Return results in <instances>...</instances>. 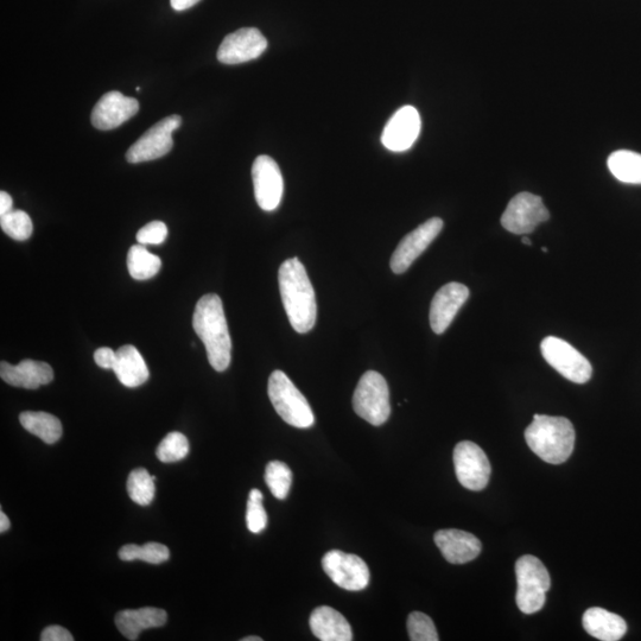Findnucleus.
<instances>
[{
  "instance_id": "1",
  "label": "nucleus",
  "mask_w": 641,
  "mask_h": 641,
  "mask_svg": "<svg viewBox=\"0 0 641 641\" xmlns=\"http://www.w3.org/2000/svg\"><path fill=\"white\" fill-rule=\"evenodd\" d=\"M278 282L290 325L297 333L310 332L317 317L316 297L307 270L298 258L285 260L279 268Z\"/></svg>"
},
{
  "instance_id": "2",
  "label": "nucleus",
  "mask_w": 641,
  "mask_h": 641,
  "mask_svg": "<svg viewBox=\"0 0 641 641\" xmlns=\"http://www.w3.org/2000/svg\"><path fill=\"white\" fill-rule=\"evenodd\" d=\"M193 328L206 347L209 364L215 371H226L232 359V340L218 295L200 298L193 316Z\"/></svg>"
},
{
  "instance_id": "3",
  "label": "nucleus",
  "mask_w": 641,
  "mask_h": 641,
  "mask_svg": "<svg viewBox=\"0 0 641 641\" xmlns=\"http://www.w3.org/2000/svg\"><path fill=\"white\" fill-rule=\"evenodd\" d=\"M575 437L573 423L564 417L535 415L525 430V440L532 452L550 465H561L570 458Z\"/></svg>"
},
{
  "instance_id": "4",
  "label": "nucleus",
  "mask_w": 641,
  "mask_h": 641,
  "mask_svg": "<svg viewBox=\"0 0 641 641\" xmlns=\"http://www.w3.org/2000/svg\"><path fill=\"white\" fill-rule=\"evenodd\" d=\"M269 398L282 420L295 428L313 427L315 417L312 408L283 371H275L269 378Z\"/></svg>"
},
{
  "instance_id": "5",
  "label": "nucleus",
  "mask_w": 641,
  "mask_h": 641,
  "mask_svg": "<svg viewBox=\"0 0 641 641\" xmlns=\"http://www.w3.org/2000/svg\"><path fill=\"white\" fill-rule=\"evenodd\" d=\"M517 605L524 614H535L544 607L551 587L549 571L537 557L525 555L516 563Z\"/></svg>"
},
{
  "instance_id": "6",
  "label": "nucleus",
  "mask_w": 641,
  "mask_h": 641,
  "mask_svg": "<svg viewBox=\"0 0 641 641\" xmlns=\"http://www.w3.org/2000/svg\"><path fill=\"white\" fill-rule=\"evenodd\" d=\"M355 414L366 422L380 427L391 415L390 391L385 378L376 371H367L353 396Z\"/></svg>"
},
{
  "instance_id": "7",
  "label": "nucleus",
  "mask_w": 641,
  "mask_h": 641,
  "mask_svg": "<svg viewBox=\"0 0 641 641\" xmlns=\"http://www.w3.org/2000/svg\"><path fill=\"white\" fill-rule=\"evenodd\" d=\"M541 352L545 361L570 382L585 384L592 378V365L569 342L548 336L542 341Z\"/></svg>"
},
{
  "instance_id": "8",
  "label": "nucleus",
  "mask_w": 641,
  "mask_h": 641,
  "mask_svg": "<svg viewBox=\"0 0 641 641\" xmlns=\"http://www.w3.org/2000/svg\"><path fill=\"white\" fill-rule=\"evenodd\" d=\"M182 118L170 116L158 122L138 139L126 152V161L132 164L158 160L174 147L173 133L180 128Z\"/></svg>"
},
{
  "instance_id": "9",
  "label": "nucleus",
  "mask_w": 641,
  "mask_h": 641,
  "mask_svg": "<svg viewBox=\"0 0 641 641\" xmlns=\"http://www.w3.org/2000/svg\"><path fill=\"white\" fill-rule=\"evenodd\" d=\"M456 477L460 484L474 492L485 490L490 482L492 468L487 456L478 444L463 441L454 449Z\"/></svg>"
},
{
  "instance_id": "10",
  "label": "nucleus",
  "mask_w": 641,
  "mask_h": 641,
  "mask_svg": "<svg viewBox=\"0 0 641 641\" xmlns=\"http://www.w3.org/2000/svg\"><path fill=\"white\" fill-rule=\"evenodd\" d=\"M322 568L336 586L351 592H360L370 583V570L357 555L332 550L322 558Z\"/></svg>"
},
{
  "instance_id": "11",
  "label": "nucleus",
  "mask_w": 641,
  "mask_h": 641,
  "mask_svg": "<svg viewBox=\"0 0 641 641\" xmlns=\"http://www.w3.org/2000/svg\"><path fill=\"white\" fill-rule=\"evenodd\" d=\"M550 219V213L542 198L531 193H520L510 201L501 217V225L513 234H529L542 222Z\"/></svg>"
},
{
  "instance_id": "12",
  "label": "nucleus",
  "mask_w": 641,
  "mask_h": 641,
  "mask_svg": "<svg viewBox=\"0 0 641 641\" xmlns=\"http://www.w3.org/2000/svg\"><path fill=\"white\" fill-rule=\"evenodd\" d=\"M443 220L433 218L425 221L405 236L399 243L390 260L391 270L397 275L404 274L415 260L428 249L429 245L439 236L443 228Z\"/></svg>"
},
{
  "instance_id": "13",
  "label": "nucleus",
  "mask_w": 641,
  "mask_h": 641,
  "mask_svg": "<svg viewBox=\"0 0 641 641\" xmlns=\"http://www.w3.org/2000/svg\"><path fill=\"white\" fill-rule=\"evenodd\" d=\"M252 180L258 206L265 212L278 208L284 193V181L275 160L262 155L252 165Z\"/></svg>"
},
{
  "instance_id": "14",
  "label": "nucleus",
  "mask_w": 641,
  "mask_h": 641,
  "mask_svg": "<svg viewBox=\"0 0 641 641\" xmlns=\"http://www.w3.org/2000/svg\"><path fill=\"white\" fill-rule=\"evenodd\" d=\"M266 48L268 41L258 29L244 28L224 38L217 56L224 65H240L258 59Z\"/></svg>"
},
{
  "instance_id": "15",
  "label": "nucleus",
  "mask_w": 641,
  "mask_h": 641,
  "mask_svg": "<svg viewBox=\"0 0 641 641\" xmlns=\"http://www.w3.org/2000/svg\"><path fill=\"white\" fill-rule=\"evenodd\" d=\"M422 128L420 113L412 106H404L385 125L382 143L387 150L403 152L409 150L420 136Z\"/></svg>"
},
{
  "instance_id": "16",
  "label": "nucleus",
  "mask_w": 641,
  "mask_h": 641,
  "mask_svg": "<svg viewBox=\"0 0 641 641\" xmlns=\"http://www.w3.org/2000/svg\"><path fill=\"white\" fill-rule=\"evenodd\" d=\"M139 111V103L135 98L125 97L118 91L103 95L92 112V124L95 129L109 131L128 122Z\"/></svg>"
},
{
  "instance_id": "17",
  "label": "nucleus",
  "mask_w": 641,
  "mask_h": 641,
  "mask_svg": "<svg viewBox=\"0 0 641 641\" xmlns=\"http://www.w3.org/2000/svg\"><path fill=\"white\" fill-rule=\"evenodd\" d=\"M469 297V289L461 283L444 285L433 298L430 307V326L436 334H443L452 325L455 316Z\"/></svg>"
},
{
  "instance_id": "18",
  "label": "nucleus",
  "mask_w": 641,
  "mask_h": 641,
  "mask_svg": "<svg viewBox=\"0 0 641 641\" xmlns=\"http://www.w3.org/2000/svg\"><path fill=\"white\" fill-rule=\"evenodd\" d=\"M437 548L449 563L465 564L475 560L480 555L482 544L472 533L449 529L435 533Z\"/></svg>"
},
{
  "instance_id": "19",
  "label": "nucleus",
  "mask_w": 641,
  "mask_h": 641,
  "mask_svg": "<svg viewBox=\"0 0 641 641\" xmlns=\"http://www.w3.org/2000/svg\"><path fill=\"white\" fill-rule=\"evenodd\" d=\"M0 377L6 384L23 389L36 390L38 387L53 382L54 371L52 366L42 361L23 360L18 365H11L2 361L0 364Z\"/></svg>"
},
{
  "instance_id": "20",
  "label": "nucleus",
  "mask_w": 641,
  "mask_h": 641,
  "mask_svg": "<svg viewBox=\"0 0 641 641\" xmlns=\"http://www.w3.org/2000/svg\"><path fill=\"white\" fill-rule=\"evenodd\" d=\"M167 620L168 614L163 609L143 607L119 612L116 615V626L126 639L133 641L145 630L164 626Z\"/></svg>"
},
{
  "instance_id": "21",
  "label": "nucleus",
  "mask_w": 641,
  "mask_h": 641,
  "mask_svg": "<svg viewBox=\"0 0 641 641\" xmlns=\"http://www.w3.org/2000/svg\"><path fill=\"white\" fill-rule=\"evenodd\" d=\"M310 630L322 641H351V625L338 611L328 606L317 607L310 615Z\"/></svg>"
},
{
  "instance_id": "22",
  "label": "nucleus",
  "mask_w": 641,
  "mask_h": 641,
  "mask_svg": "<svg viewBox=\"0 0 641 641\" xmlns=\"http://www.w3.org/2000/svg\"><path fill=\"white\" fill-rule=\"evenodd\" d=\"M117 352L113 371L120 383L130 389L148 382L150 373L142 354L132 345L120 347Z\"/></svg>"
},
{
  "instance_id": "23",
  "label": "nucleus",
  "mask_w": 641,
  "mask_h": 641,
  "mask_svg": "<svg viewBox=\"0 0 641 641\" xmlns=\"http://www.w3.org/2000/svg\"><path fill=\"white\" fill-rule=\"evenodd\" d=\"M582 624L590 636L602 641H618L627 632L626 621L620 615L599 607L589 608Z\"/></svg>"
},
{
  "instance_id": "24",
  "label": "nucleus",
  "mask_w": 641,
  "mask_h": 641,
  "mask_svg": "<svg viewBox=\"0 0 641 641\" xmlns=\"http://www.w3.org/2000/svg\"><path fill=\"white\" fill-rule=\"evenodd\" d=\"M22 427L47 444H54L62 437L63 429L59 418L47 412L25 411L19 416Z\"/></svg>"
},
{
  "instance_id": "25",
  "label": "nucleus",
  "mask_w": 641,
  "mask_h": 641,
  "mask_svg": "<svg viewBox=\"0 0 641 641\" xmlns=\"http://www.w3.org/2000/svg\"><path fill=\"white\" fill-rule=\"evenodd\" d=\"M608 168L615 179L628 184H641V155L619 150L608 158Z\"/></svg>"
},
{
  "instance_id": "26",
  "label": "nucleus",
  "mask_w": 641,
  "mask_h": 641,
  "mask_svg": "<svg viewBox=\"0 0 641 641\" xmlns=\"http://www.w3.org/2000/svg\"><path fill=\"white\" fill-rule=\"evenodd\" d=\"M161 258L152 255L144 245H133L128 253L129 274L137 281H147L160 272Z\"/></svg>"
},
{
  "instance_id": "27",
  "label": "nucleus",
  "mask_w": 641,
  "mask_h": 641,
  "mask_svg": "<svg viewBox=\"0 0 641 641\" xmlns=\"http://www.w3.org/2000/svg\"><path fill=\"white\" fill-rule=\"evenodd\" d=\"M118 556L124 562L143 561L150 564H161L169 560L170 551L160 543L129 544L119 550Z\"/></svg>"
},
{
  "instance_id": "28",
  "label": "nucleus",
  "mask_w": 641,
  "mask_h": 641,
  "mask_svg": "<svg viewBox=\"0 0 641 641\" xmlns=\"http://www.w3.org/2000/svg\"><path fill=\"white\" fill-rule=\"evenodd\" d=\"M156 478L149 474L147 469L137 468L132 471L128 479V493L133 501L141 506H148L155 498Z\"/></svg>"
},
{
  "instance_id": "29",
  "label": "nucleus",
  "mask_w": 641,
  "mask_h": 641,
  "mask_svg": "<svg viewBox=\"0 0 641 641\" xmlns=\"http://www.w3.org/2000/svg\"><path fill=\"white\" fill-rule=\"evenodd\" d=\"M265 482L275 498L284 500L293 484V472L284 462L272 461L266 466Z\"/></svg>"
},
{
  "instance_id": "30",
  "label": "nucleus",
  "mask_w": 641,
  "mask_h": 641,
  "mask_svg": "<svg viewBox=\"0 0 641 641\" xmlns=\"http://www.w3.org/2000/svg\"><path fill=\"white\" fill-rule=\"evenodd\" d=\"M0 226L8 236L17 241H25L34 231L33 221L23 211H14L0 215Z\"/></svg>"
},
{
  "instance_id": "31",
  "label": "nucleus",
  "mask_w": 641,
  "mask_h": 641,
  "mask_svg": "<svg viewBox=\"0 0 641 641\" xmlns=\"http://www.w3.org/2000/svg\"><path fill=\"white\" fill-rule=\"evenodd\" d=\"M189 442L181 433H170L164 437L156 450L157 459L163 463H174L187 458Z\"/></svg>"
},
{
  "instance_id": "32",
  "label": "nucleus",
  "mask_w": 641,
  "mask_h": 641,
  "mask_svg": "<svg viewBox=\"0 0 641 641\" xmlns=\"http://www.w3.org/2000/svg\"><path fill=\"white\" fill-rule=\"evenodd\" d=\"M408 632L412 641H439L434 621L427 614L414 612L409 615Z\"/></svg>"
},
{
  "instance_id": "33",
  "label": "nucleus",
  "mask_w": 641,
  "mask_h": 641,
  "mask_svg": "<svg viewBox=\"0 0 641 641\" xmlns=\"http://www.w3.org/2000/svg\"><path fill=\"white\" fill-rule=\"evenodd\" d=\"M247 529L253 533H260L268 525V514L263 506V500L249 498L246 511Z\"/></svg>"
},
{
  "instance_id": "34",
  "label": "nucleus",
  "mask_w": 641,
  "mask_h": 641,
  "mask_svg": "<svg viewBox=\"0 0 641 641\" xmlns=\"http://www.w3.org/2000/svg\"><path fill=\"white\" fill-rule=\"evenodd\" d=\"M138 244L161 245L168 238V227L162 221H152L137 233Z\"/></svg>"
},
{
  "instance_id": "35",
  "label": "nucleus",
  "mask_w": 641,
  "mask_h": 641,
  "mask_svg": "<svg viewBox=\"0 0 641 641\" xmlns=\"http://www.w3.org/2000/svg\"><path fill=\"white\" fill-rule=\"evenodd\" d=\"M117 352L112 348L103 347L97 349L94 353V361L99 367L104 370H113L114 363H116Z\"/></svg>"
},
{
  "instance_id": "36",
  "label": "nucleus",
  "mask_w": 641,
  "mask_h": 641,
  "mask_svg": "<svg viewBox=\"0 0 641 641\" xmlns=\"http://www.w3.org/2000/svg\"><path fill=\"white\" fill-rule=\"evenodd\" d=\"M42 641H73L72 633L61 626H48L41 634Z\"/></svg>"
},
{
  "instance_id": "37",
  "label": "nucleus",
  "mask_w": 641,
  "mask_h": 641,
  "mask_svg": "<svg viewBox=\"0 0 641 641\" xmlns=\"http://www.w3.org/2000/svg\"><path fill=\"white\" fill-rule=\"evenodd\" d=\"M201 0H170L171 8L176 11H184L193 8Z\"/></svg>"
},
{
  "instance_id": "38",
  "label": "nucleus",
  "mask_w": 641,
  "mask_h": 641,
  "mask_svg": "<svg viewBox=\"0 0 641 641\" xmlns=\"http://www.w3.org/2000/svg\"><path fill=\"white\" fill-rule=\"evenodd\" d=\"M12 205H14V201H12L10 194L6 192L0 193V215L11 212Z\"/></svg>"
},
{
  "instance_id": "39",
  "label": "nucleus",
  "mask_w": 641,
  "mask_h": 641,
  "mask_svg": "<svg viewBox=\"0 0 641 641\" xmlns=\"http://www.w3.org/2000/svg\"><path fill=\"white\" fill-rule=\"evenodd\" d=\"M10 519L3 511H0V532L4 533L10 529Z\"/></svg>"
},
{
  "instance_id": "40",
  "label": "nucleus",
  "mask_w": 641,
  "mask_h": 641,
  "mask_svg": "<svg viewBox=\"0 0 641 641\" xmlns=\"http://www.w3.org/2000/svg\"><path fill=\"white\" fill-rule=\"evenodd\" d=\"M241 641H263V639L260 637H246L241 639Z\"/></svg>"
},
{
  "instance_id": "41",
  "label": "nucleus",
  "mask_w": 641,
  "mask_h": 641,
  "mask_svg": "<svg viewBox=\"0 0 641 641\" xmlns=\"http://www.w3.org/2000/svg\"><path fill=\"white\" fill-rule=\"evenodd\" d=\"M523 243H524L526 246H532V241H531V239H529L528 237H523Z\"/></svg>"
},
{
  "instance_id": "42",
  "label": "nucleus",
  "mask_w": 641,
  "mask_h": 641,
  "mask_svg": "<svg viewBox=\"0 0 641 641\" xmlns=\"http://www.w3.org/2000/svg\"><path fill=\"white\" fill-rule=\"evenodd\" d=\"M542 250H543V252H548L547 247H543V249H542Z\"/></svg>"
}]
</instances>
